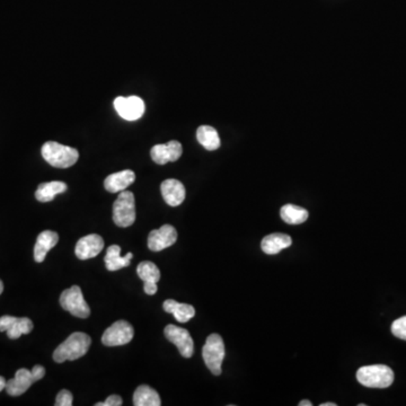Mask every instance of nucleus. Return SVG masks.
Returning <instances> with one entry per match:
<instances>
[{
  "instance_id": "30",
  "label": "nucleus",
  "mask_w": 406,
  "mask_h": 406,
  "mask_svg": "<svg viewBox=\"0 0 406 406\" xmlns=\"http://www.w3.org/2000/svg\"><path fill=\"white\" fill-rule=\"evenodd\" d=\"M298 405L300 406H312V402H309V401L307 400H304L302 401V402H300V404H298Z\"/></svg>"
},
{
  "instance_id": "5",
  "label": "nucleus",
  "mask_w": 406,
  "mask_h": 406,
  "mask_svg": "<svg viewBox=\"0 0 406 406\" xmlns=\"http://www.w3.org/2000/svg\"><path fill=\"white\" fill-rule=\"evenodd\" d=\"M205 363L214 376L221 375V365L225 359V343L219 334H211L202 349Z\"/></svg>"
},
{
  "instance_id": "13",
  "label": "nucleus",
  "mask_w": 406,
  "mask_h": 406,
  "mask_svg": "<svg viewBox=\"0 0 406 406\" xmlns=\"http://www.w3.org/2000/svg\"><path fill=\"white\" fill-rule=\"evenodd\" d=\"M183 148L181 142L177 140L167 142L164 145H156L151 148L150 156L158 165H165L170 161H177L182 156Z\"/></svg>"
},
{
  "instance_id": "19",
  "label": "nucleus",
  "mask_w": 406,
  "mask_h": 406,
  "mask_svg": "<svg viewBox=\"0 0 406 406\" xmlns=\"http://www.w3.org/2000/svg\"><path fill=\"white\" fill-rule=\"evenodd\" d=\"M293 244V240L286 234H271L262 240V251L268 256H275L282 249H288Z\"/></svg>"
},
{
  "instance_id": "25",
  "label": "nucleus",
  "mask_w": 406,
  "mask_h": 406,
  "mask_svg": "<svg viewBox=\"0 0 406 406\" xmlns=\"http://www.w3.org/2000/svg\"><path fill=\"white\" fill-rule=\"evenodd\" d=\"M282 221L289 225H300L308 219V211L295 205H286L281 208Z\"/></svg>"
},
{
  "instance_id": "27",
  "label": "nucleus",
  "mask_w": 406,
  "mask_h": 406,
  "mask_svg": "<svg viewBox=\"0 0 406 406\" xmlns=\"http://www.w3.org/2000/svg\"><path fill=\"white\" fill-rule=\"evenodd\" d=\"M73 394L67 390L59 392L56 398V406H71L73 405Z\"/></svg>"
},
{
  "instance_id": "7",
  "label": "nucleus",
  "mask_w": 406,
  "mask_h": 406,
  "mask_svg": "<svg viewBox=\"0 0 406 406\" xmlns=\"http://www.w3.org/2000/svg\"><path fill=\"white\" fill-rule=\"evenodd\" d=\"M60 305L76 317L87 318L91 315V308L84 300L80 286H73L69 289L65 290L61 293Z\"/></svg>"
},
{
  "instance_id": "26",
  "label": "nucleus",
  "mask_w": 406,
  "mask_h": 406,
  "mask_svg": "<svg viewBox=\"0 0 406 406\" xmlns=\"http://www.w3.org/2000/svg\"><path fill=\"white\" fill-rule=\"evenodd\" d=\"M392 333L401 340L406 341V316L397 318L392 324Z\"/></svg>"
},
{
  "instance_id": "10",
  "label": "nucleus",
  "mask_w": 406,
  "mask_h": 406,
  "mask_svg": "<svg viewBox=\"0 0 406 406\" xmlns=\"http://www.w3.org/2000/svg\"><path fill=\"white\" fill-rule=\"evenodd\" d=\"M164 333L167 340L177 346L182 357L191 358L193 356L194 343L188 330L170 324L165 328Z\"/></svg>"
},
{
  "instance_id": "18",
  "label": "nucleus",
  "mask_w": 406,
  "mask_h": 406,
  "mask_svg": "<svg viewBox=\"0 0 406 406\" xmlns=\"http://www.w3.org/2000/svg\"><path fill=\"white\" fill-rule=\"evenodd\" d=\"M59 242V235L52 230H45L38 235L34 246V260L38 263L45 261L47 252Z\"/></svg>"
},
{
  "instance_id": "14",
  "label": "nucleus",
  "mask_w": 406,
  "mask_h": 406,
  "mask_svg": "<svg viewBox=\"0 0 406 406\" xmlns=\"http://www.w3.org/2000/svg\"><path fill=\"white\" fill-rule=\"evenodd\" d=\"M104 249V240L98 234H91L82 237L76 245V256L79 260H89L95 258Z\"/></svg>"
},
{
  "instance_id": "15",
  "label": "nucleus",
  "mask_w": 406,
  "mask_h": 406,
  "mask_svg": "<svg viewBox=\"0 0 406 406\" xmlns=\"http://www.w3.org/2000/svg\"><path fill=\"white\" fill-rule=\"evenodd\" d=\"M137 273L139 278L145 282V293L153 296L157 293V282L161 280V271L155 263L150 261H144L138 265Z\"/></svg>"
},
{
  "instance_id": "24",
  "label": "nucleus",
  "mask_w": 406,
  "mask_h": 406,
  "mask_svg": "<svg viewBox=\"0 0 406 406\" xmlns=\"http://www.w3.org/2000/svg\"><path fill=\"white\" fill-rule=\"evenodd\" d=\"M196 139L207 150H216L221 147V138L217 130L210 126H201L196 130Z\"/></svg>"
},
{
  "instance_id": "21",
  "label": "nucleus",
  "mask_w": 406,
  "mask_h": 406,
  "mask_svg": "<svg viewBox=\"0 0 406 406\" xmlns=\"http://www.w3.org/2000/svg\"><path fill=\"white\" fill-rule=\"evenodd\" d=\"M163 307H164L165 312L173 314L175 319L180 323H186L196 315V309L192 305L181 304V302H175L173 300H165Z\"/></svg>"
},
{
  "instance_id": "16",
  "label": "nucleus",
  "mask_w": 406,
  "mask_h": 406,
  "mask_svg": "<svg viewBox=\"0 0 406 406\" xmlns=\"http://www.w3.org/2000/svg\"><path fill=\"white\" fill-rule=\"evenodd\" d=\"M161 191L165 202L170 207L180 205L185 199V188L180 181L174 179L161 183Z\"/></svg>"
},
{
  "instance_id": "12",
  "label": "nucleus",
  "mask_w": 406,
  "mask_h": 406,
  "mask_svg": "<svg viewBox=\"0 0 406 406\" xmlns=\"http://www.w3.org/2000/svg\"><path fill=\"white\" fill-rule=\"evenodd\" d=\"M177 240V232L173 226L164 225L159 229H155L149 234L148 247L153 252H159L174 245Z\"/></svg>"
},
{
  "instance_id": "2",
  "label": "nucleus",
  "mask_w": 406,
  "mask_h": 406,
  "mask_svg": "<svg viewBox=\"0 0 406 406\" xmlns=\"http://www.w3.org/2000/svg\"><path fill=\"white\" fill-rule=\"evenodd\" d=\"M42 156L51 166L68 168L77 163L79 153L77 149L69 146L61 145L56 142H47L42 147Z\"/></svg>"
},
{
  "instance_id": "17",
  "label": "nucleus",
  "mask_w": 406,
  "mask_h": 406,
  "mask_svg": "<svg viewBox=\"0 0 406 406\" xmlns=\"http://www.w3.org/2000/svg\"><path fill=\"white\" fill-rule=\"evenodd\" d=\"M135 181V174L133 170H126L111 174L105 179L104 188L107 192H122L126 188H129Z\"/></svg>"
},
{
  "instance_id": "8",
  "label": "nucleus",
  "mask_w": 406,
  "mask_h": 406,
  "mask_svg": "<svg viewBox=\"0 0 406 406\" xmlns=\"http://www.w3.org/2000/svg\"><path fill=\"white\" fill-rule=\"evenodd\" d=\"M135 335L133 325L126 321H117L111 325L102 337V342L106 346H124L131 342Z\"/></svg>"
},
{
  "instance_id": "9",
  "label": "nucleus",
  "mask_w": 406,
  "mask_h": 406,
  "mask_svg": "<svg viewBox=\"0 0 406 406\" xmlns=\"http://www.w3.org/2000/svg\"><path fill=\"white\" fill-rule=\"evenodd\" d=\"M114 107L122 119L128 121H135L145 113V102L138 96L129 98H117L114 100Z\"/></svg>"
},
{
  "instance_id": "6",
  "label": "nucleus",
  "mask_w": 406,
  "mask_h": 406,
  "mask_svg": "<svg viewBox=\"0 0 406 406\" xmlns=\"http://www.w3.org/2000/svg\"><path fill=\"white\" fill-rule=\"evenodd\" d=\"M135 221V196L130 191H122L113 205L114 224L121 228L133 225Z\"/></svg>"
},
{
  "instance_id": "22",
  "label": "nucleus",
  "mask_w": 406,
  "mask_h": 406,
  "mask_svg": "<svg viewBox=\"0 0 406 406\" xmlns=\"http://www.w3.org/2000/svg\"><path fill=\"white\" fill-rule=\"evenodd\" d=\"M68 186L66 183L60 181H54V182L42 183L38 185L35 198L40 202H50L54 200L58 194L66 192Z\"/></svg>"
},
{
  "instance_id": "31",
  "label": "nucleus",
  "mask_w": 406,
  "mask_h": 406,
  "mask_svg": "<svg viewBox=\"0 0 406 406\" xmlns=\"http://www.w3.org/2000/svg\"><path fill=\"white\" fill-rule=\"evenodd\" d=\"M3 281L0 280V295H1V293H3Z\"/></svg>"
},
{
  "instance_id": "11",
  "label": "nucleus",
  "mask_w": 406,
  "mask_h": 406,
  "mask_svg": "<svg viewBox=\"0 0 406 406\" xmlns=\"http://www.w3.org/2000/svg\"><path fill=\"white\" fill-rule=\"evenodd\" d=\"M33 328V322L27 317L19 318L8 315L0 317V332H6L12 340L19 339L23 334L31 333Z\"/></svg>"
},
{
  "instance_id": "3",
  "label": "nucleus",
  "mask_w": 406,
  "mask_h": 406,
  "mask_svg": "<svg viewBox=\"0 0 406 406\" xmlns=\"http://www.w3.org/2000/svg\"><path fill=\"white\" fill-rule=\"evenodd\" d=\"M360 384L369 388H387L393 384L394 372L388 365H365L357 372Z\"/></svg>"
},
{
  "instance_id": "32",
  "label": "nucleus",
  "mask_w": 406,
  "mask_h": 406,
  "mask_svg": "<svg viewBox=\"0 0 406 406\" xmlns=\"http://www.w3.org/2000/svg\"><path fill=\"white\" fill-rule=\"evenodd\" d=\"M321 406H337L335 403H323L321 404Z\"/></svg>"
},
{
  "instance_id": "4",
  "label": "nucleus",
  "mask_w": 406,
  "mask_h": 406,
  "mask_svg": "<svg viewBox=\"0 0 406 406\" xmlns=\"http://www.w3.org/2000/svg\"><path fill=\"white\" fill-rule=\"evenodd\" d=\"M45 375V369L40 365H34L32 370L19 369L16 372L15 377L7 381L5 390L10 396H19L25 393L34 381H40Z\"/></svg>"
},
{
  "instance_id": "1",
  "label": "nucleus",
  "mask_w": 406,
  "mask_h": 406,
  "mask_svg": "<svg viewBox=\"0 0 406 406\" xmlns=\"http://www.w3.org/2000/svg\"><path fill=\"white\" fill-rule=\"evenodd\" d=\"M91 343L89 335L82 332H75L56 349L54 352V361L61 363L67 360L74 361L79 359L87 353Z\"/></svg>"
},
{
  "instance_id": "23",
  "label": "nucleus",
  "mask_w": 406,
  "mask_h": 406,
  "mask_svg": "<svg viewBox=\"0 0 406 406\" xmlns=\"http://www.w3.org/2000/svg\"><path fill=\"white\" fill-rule=\"evenodd\" d=\"M133 405L135 406H159L161 405V397L154 388L147 385H142L133 394Z\"/></svg>"
},
{
  "instance_id": "28",
  "label": "nucleus",
  "mask_w": 406,
  "mask_h": 406,
  "mask_svg": "<svg viewBox=\"0 0 406 406\" xmlns=\"http://www.w3.org/2000/svg\"><path fill=\"white\" fill-rule=\"evenodd\" d=\"M123 401L121 396L119 395H111L110 397H107V400L105 401L104 403H96V406H120L122 405Z\"/></svg>"
},
{
  "instance_id": "20",
  "label": "nucleus",
  "mask_w": 406,
  "mask_h": 406,
  "mask_svg": "<svg viewBox=\"0 0 406 406\" xmlns=\"http://www.w3.org/2000/svg\"><path fill=\"white\" fill-rule=\"evenodd\" d=\"M133 258V253H128L126 256H121L120 246L112 245L107 249L104 261L107 270L117 271L129 267Z\"/></svg>"
},
{
  "instance_id": "29",
  "label": "nucleus",
  "mask_w": 406,
  "mask_h": 406,
  "mask_svg": "<svg viewBox=\"0 0 406 406\" xmlns=\"http://www.w3.org/2000/svg\"><path fill=\"white\" fill-rule=\"evenodd\" d=\"M6 379H5V378L1 377V376H0V392L3 391V390H5V388H6Z\"/></svg>"
}]
</instances>
